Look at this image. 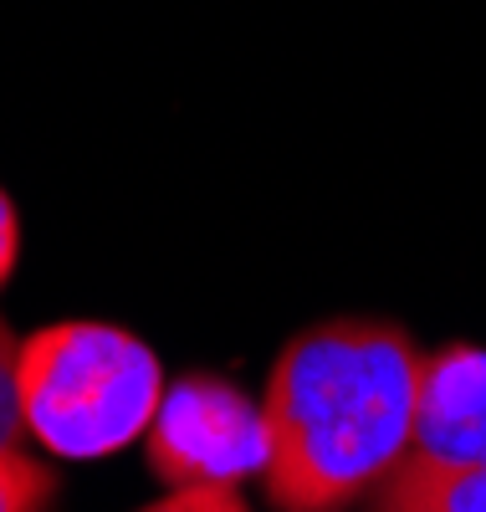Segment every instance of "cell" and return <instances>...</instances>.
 I'll return each instance as SVG.
<instances>
[{
    "label": "cell",
    "instance_id": "cell-8",
    "mask_svg": "<svg viewBox=\"0 0 486 512\" xmlns=\"http://www.w3.org/2000/svg\"><path fill=\"white\" fill-rule=\"evenodd\" d=\"M144 512H251L236 487H174Z\"/></svg>",
    "mask_w": 486,
    "mask_h": 512
},
{
    "label": "cell",
    "instance_id": "cell-1",
    "mask_svg": "<svg viewBox=\"0 0 486 512\" xmlns=\"http://www.w3.org/2000/svg\"><path fill=\"white\" fill-rule=\"evenodd\" d=\"M430 354L379 318H328L277 354L267 420V497L277 512H343L415 446Z\"/></svg>",
    "mask_w": 486,
    "mask_h": 512
},
{
    "label": "cell",
    "instance_id": "cell-4",
    "mask_svg": "<svg viewBox=\"0 0 486 512\" xmlns=\"http://www.w3.org/2000/svg\"><path fill=\"white\" fill-rule=\"evenodd\" d=\"M410 456L446 466H486V349L451 344L430 354Z\"/></svg>",
    "mask_w": 486,
    "mask_h": 512
},
{
    "label": "cell",
    "instance_id": "cell-5",
    "mask_svg": "<svg viewBox=\"0 0 486 512\" xmlns=\"http://www.w3.org/2000/svg\"><path fill=\"white\" fill-rule=\"evenodd\" d=\"M369 512H486V466L405 456L369 492Z\"/></svg>",
    "mask_w": 486,
    "mask_h": 512
},
{
    "label": "cell",
    "instance_id": "cell-2",
    "mask_svg": "<svg viewBox=\"0 0 486 512\" xmlns=\"http://www.w3.org/2000/svg\"><path fill=\"white\" fill-rule=\"evenodd\" d=\"M164 400L159 354L128 328L67 318L21 344L26 431L52 456L98 461L149 431Z\"/></svg>",
    "mask_w": 486,
    "mask_h": 512
},
{
    "label": "cell",
    "instance_id": "cell-9",
    "mask_svg": "<svg viewBox=\"0 0 486 512\" xmlns=\"http://www.w3.org/2000/svg\"><path fill=\"white\" fill-rule=\"evenodd\" d=\"M16 256H21V221H16V205H11V195L0 190V287L11 282V272H16Z\"/></svg>",
    "mask_w": 486,
    "mask_h": 512
},
{
    "label": "cell",
    "instance_id": "cell-7",
    "mask_svg": "<svg viewBox=\"0 0 486 512\" xmlns=\"http://www.w3.org/2000/svg\"><path fill=\"white\" fill-rule=\"evenodd\" d=\"M26 410H21V338L0 318V456L26 451Z\"/></svg>",
    "mask_w": 486,
    "mask_h": 512
},
{
    "label": "cell",
    "instance_id": "cell-6",
    "mask_svg": "<svg viewBox=\"0 0 486 512\" xmlns=\"http://www.w3.org/2000/svg\"><path fill=\"white\" fill-rule=\"evenodd\" d=\"M57 477L26 451L0 456V512H47Z\"/></svg>",
    "mask_w": 486,
    "mask_h": 512
},
{
    "label": "cell",
    "instance_id": "cell-3",
    "mask_svg": "<svg viewBox=\"0 0 486 512\" xmlns=\"http://www.w3.org/2000/svg\"><path fill=\"white\" fill-rule=\"evenodd\" d=\"M149 466L174 487H236L267 472V420L215 374L174 379L149 420Z\"/></svg>",
    "mask_w": 486,
    "mask_h": 512
}]
</instances>
